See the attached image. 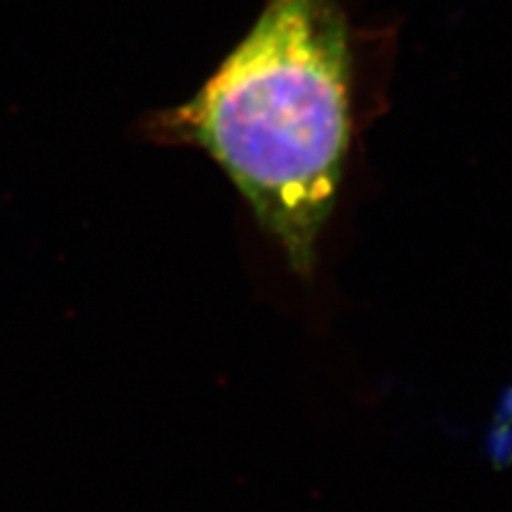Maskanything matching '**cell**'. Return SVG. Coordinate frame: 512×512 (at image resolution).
<instances>
[{"label": "cell", "mask_w": 512, "mask_h": 512, "mask_svg": "<svg viewBox=\"0 0 512 512\" xmlns=\"http://www.w3.org/2000/svg\"><path fill=\"white\" fill-rule=\"evenodd\" d=\"M363 41L346 0H263L195 94L139 124L156 146L210 156L303 278L361 128Z\"/></svg>", "instance_id": "1"}]
</instances>
